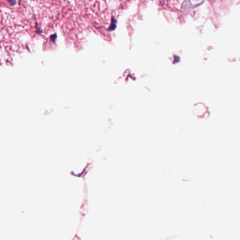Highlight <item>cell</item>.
I'll use <instances>...</instances> for the list:
<instances>
[{
    "instance_id": "277c9868",
    "label": "cell",
    "mask_w": 240,
    "mask_h": 240,
    "mask_svg": "<svg viewBox=\"0 0 240 240\" xmlns=\"http://www.w3.org/2000/svg\"><path fill=\"white\" fill-rule=\"evenodd\" d=\"M56 38H57V35L56 34H54L52 35L50 37V40H51V42H55L56 40Z\"/></svg>"
},
{
    "instance_id": "3957f363",
    "label": "cell",
    "mask_w": 240,
    "mask_h": 240,
    "mask_svg": "<svg viewBox=\"0 0 240 240\" xmlns=\"http://www.w3.org/2000/svg\"><path fill=\"white\" fill-rule=\"evenodd\" d=\"M7 2L10 6H14V5L16 4V1L15 0H7Z\"/></svg>"
},
{
    "instance_id": "7a4b0ae2",
    "label": "cell",
    "mask_w": 240,
    "mask_h": 240,
    "mask_svg": "<svg viewBox=\"0 0 240 240\" xmlns=\"http://www.w3.org/2000/svg\"><path fill=\"white\" fill-rule=\"evenodd\" d=\"M117 28V20H116L114 16H111V24L109 27L108 28L107 31L108 32H111V31L115 30Z\"/></svg>"
},
{
    "instance_id": "6da1fadb",
    "label": "cell",
    "mask_w": 240,
    "mask_h": 240,
    "mask_svg": "<svg viewBox=\"0 0 240 240\" xmlns=\"http://www.w3.org/2000/svg\"><path fill=\"white\" fill-rule=\"evenodd\" d=\"M191 4V1L190 0H185L184 2H183V3L182 4V7H181V9L183 10L185 12H188V11H190L191 10H192L194 9L195 7H197L194 6V5H192V7H188L189 6V4Z\"/></svg>"
}]
</instances>
